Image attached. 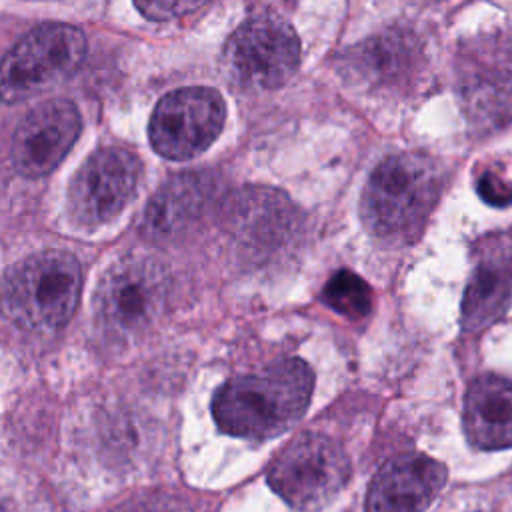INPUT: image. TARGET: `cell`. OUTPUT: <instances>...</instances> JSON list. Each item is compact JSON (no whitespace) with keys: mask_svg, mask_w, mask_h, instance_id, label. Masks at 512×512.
Masks as SVG:
<instances>
[{"mask_svg":"<svg viewBox=\"0 0 512 512\" xmlns=\"http://www.w3.org/2000/svg\"><path fill=\"white\" fill-rule=\"evenodd\" d=\"M312 390V368L300 358H286L258 374L226 380L214 394L212 416L226 434L268 440L300 420Z\"/></svg>","mask_w":512,"mask_h":512,"instance_id":"cell-1","label":"cell"},{"mask_svg":"<svg viewBox=\"0 0 512 512\" xmlns=\"http://www.w3.org/2000/svg\"><path fill=\"white\" fill-rule=\"evenodd\" d=\"M82 290L78 260L64 250H42L12 264L0 280V310L22 330H60L74 314Z\"/></svg>","mask_w":512,"mask_h":512,"instance_id":"cell-2","label":"cell"},{"mask_svg":"<svg viewBox=\"0 0 512 512\" xmlns=\"http://www.w3.org/2000/svg\"><path fill=\"white\" fill-rule=\"evenodd\" d=\"M440 192L436 164L422 154L402 152L384 158L362 192L366 228L390 240H412L424 226Z\"/></svg>","mask_w":512,"mask_h":512,"instance_id":"cell-3","label":"cell"},{"mask_svg":"<svg viewBox=\"0 0 512 512\" xmlns=\"http://www.w3.org/2000/svg\"><path fill=\"white\" fill-rule=\"evenodd\" d=\"M170 286L168 270L150 256H126L114 262L94 294L100 336L116 346L142 338L164 314Z\"/></svg>","mask_w":512,"mask_h":512,"instance_id":"cell-4","label":"cell"},{"mask_svg":"<svg viewBox=\"0 0 512 512\" xmlns=\"http://www.w3.org/2000/svg\"><path fill=\"white\" fill-rule=\"evenodd\" d=\"M350 478V462L336 440L318 432L292 438L270 462V488L298 512H318Z\"/></svg>","mask_w":512,"mask_h":512,"instance_id":"cell-5","label":"cell"},{"mask_svg":"<svg viewBox=\"0 0 512 512\" xmlns=\"http://www.w3.org/2000/svg\"><path fill=\"white\" fill-rule=\"evenodd\" d=\"M86 54L82 30L46 22L30 30L0 62V100L26 102L72 76Z\"/></svg>","mask_w":512,"mask_h":512,"instance_id":"cell-6","label":"cell"},{"mask_svg":"<svg viewBox=\"0 0 512 512\" xmlns=\"http://www.w3.org/2000/svg\"><path fill=\"white\" fill-rule=\"evenodd\" d=\"M300 42L292 26L270 14L242 22L222 52L226 78L242 90L280 88L296 72Z\"/></svg>","mask_w":512,"mask_h":512,"instance_id":"cell-7","label":"cell"},{"mask_svg":"<svg viewBox=\"0 0 512 512\" xmlns=\"http://www.w3.org/2000/svg\"><path fill=\"white\" fill-rule=\"evenodd\" d=\"M226 104L206 86L168 92L150 118V144L168 160H188L204 152L222 132Z\"/></svg>","mask_w":512,"mask_h":512,"instance_id":"cell-8","label":"cell"},{"mask_svg":"<svg viewBox=\"0 0 512 512\" xmlns=\"http://www.w3.org/2000/svg\"><path fill=\"white\" fill-rule=\"evenodd\" d=\"M140 160L124 148L96 150L74 174L68 188L72 220L94 230L114 220L138 190Z\"/></svg>","mask_w":512,"mask_h":512,"instance_id":"cell-9","label":"cell"},{"mask_svg":"<svg viewBox=\"0 0 512 512\" xmlns=\"http://www.w3.org/2000/svg\"><path fill=\"white\" fill-rule=\"evenodd\" d=\"M82 128L78 108L64 98L34 106L18 124L10 158L18 174L40 178L52 172L68 154Z\"/></svg>","mask_w":512,"mask_h":512,"instance_id":"cell-10","label":"cell"},{"mask_svg":"<svg viewBox=\"0 0 512 512\" xmlns=\"http://www.w3.org/2000/svg\"><path fill=\"white\" fill-rule=\"evenodd\" d=\"M448 478L442 462L406 452L388 460L366 492V512H424Z\"/></svg>","mask_w":512,"mask_h":512,"instance_id":"cell-11","label":"cell"},{"mask_svg":"<svg viewBox=\"0 0 512 512\" xmlns=\"http://www.w3.org/2000/svg\"><path fill=\"white\" fill-rule=\"evenodd\" d=\"M424 52L418 38L404 30L392 28L368 38L352 52V70L364 82L376 88L396 90L410 84L420 72Z\"/></svg>","mask_w":512,"mask_h":512,"instance_id":"cell-12","label":"cell"},{"mask_svg":"<svg viewBox=\"0 0 512 512\" xmlns=\"http://www.w3.org/2000/svg\"><path fill=\"white\" fill-rule=\"evenodd\" d=\"M464 430L472 446H512V380L496 374L476 378L464 398Z\"/></svg>","mask_w":512,"mask_h":512,"instance_id":"cell-13","label":"cell"},{"mask_svg":"<svg viewBox=\"0 0 512 512\" xmlns=\"http://www.w3.org/2000/svg\"><path fill=\"white\" fill-rule=\"evenodd\" d=\"M208 198V184L196 174H180L168 180L146 206L144 232L154 240L182 234L198 220Z\"/></svg>","mask_w":512,"mask_h":512,"instance_id":"cell-14","label":"cell"},{"mask_svg":"<svg viewBox=\"0 0 512 512\" xmlns=\"http://www.w3.org/2000/svg\"><path fill=\"white\" fill-rule=\"evenodd\" d=\"M512 292V260H486L476 266L464 300L462 326L478 332L490 326L506 310Z\"/></svg>","mask_w":512,"mask_h":512,"instance_id":"cell-15","label":"cell"},{"mask_svg":"<svg viewBox=\"0 0 512 512\" xmlns=\"http://www.w3.org/2000/svg\"><path fill=\"white\" fill-rule=\"evenodd\" d=\"M464 108L472 122L496 126L512 118V74L492 70L472 78L464 88Z\"/></svg>","mask_w":512,"mask_h":512,"instance_id":"cell-16","label":"cell"},{"mask_svg":"<svg viewBox=\"0 0 512 512\" xmlns=\"http://www.w3.org/2000/svg\"><path fill=\"white\" fill-rule=\"evenodd\" d=\"M322 300L334 312L360 320L372 310V288L352 270H338L322 290Z\"/></svg>","mask_w":512,"mask_h":512,"instance_id":"cell-17","label":"cell"},{"mask_svg":"<svg viewBox=\"0 0 512 512\" xmlns=\"http://www.w3.org/2000/svg\"><path fill=\"white\" fill-rule=\"evenodd\" d=\"M210 0H134L136 8L154 22H166L176 20L184 14H190L202 6H206Z\"/></svg>","mask_w":512,"mask_h":512,"instance_id":"cell-18","label":"cell"},{"mask_svg":"<svg viewBox=\"0 0 512 512\" xmlns=\"http://www.w3.org/2000/svg\"><path fill=\"white\" fill-rule=\"evenodd\" d=\"M478 196L492 206H510L512 204V178H506L500 170L484 168L476 180Z\"/></svg>","mask_w":512,"mask_h":512,"instance_id":"cell-19","label":"cell"},{"mask_svg":"<svg viewBox=\"0 0 512 512\" xmlns=\"http://www.w3.org/2000/svg\"><path fill=\"white\" fill-rule=\"evenodd\" d=\"M108 512H192V508L176 496L142 494L118 504Z\"/></svg>","mask_w":512,"mask_h":512,"instance_id":"cell-20","label":"cell"},{"mask_svg":"<svg viewBox=\"0 0 512 512\" xmlns=\"http://www.w3.org/2000/svg\"><path fill=\"white\" fill-rule=\"evenodd\" d=\"M0 512H6V508H4V506H2V504H0Z\"/></svg>","mask_w":512,"mask_h":512,"instance_id":"cell-21","label":"cell"}]
</instances>
